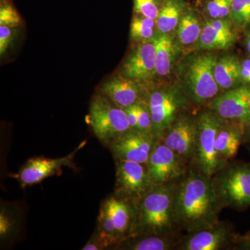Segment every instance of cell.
Instances as JSON below:
<instances>
[{
	"label": "cell",
	"instance_id": "6da1fadb",
	"mask_svg": "<svg viewBox=\"0 0 250 250\" xmlns=\"http://www.w3.org/2000/svg\"><path fill=\"white\" fill-rule=\"evenodd\" d=\"M174 205L179 230L187 233L218 223L223 210L217 200L211 178L190 167L176 182Z\"/></svg>",
	"mask_w": 250,
	"mask_h": 250
},
{
	"label": "cell",
	"instance_id": "7a4b0ae2",
	"mask_svg": "<svg viewBox=\"0 0 250 250\" xmlns=\"http://www.w3.org/2000/svg\"><path fill=\"white\" fill-rule=\"evenodd\" d=\"M175 183L154 186L136 203L137 218L133 236L182 233L174 212Z\"/></svg>",
	"mask_w": 250,
	"mask_h": 250
},
{
	"label": "cell",
	"instance_id": "3957f363",
	"mask_svg": "<svg viewBox=\"0 0 250 250\" xmlns=\"http://www.w3.org/2000/svg\"><path fill=\"white\" fill-rule=\"evenodd\" d=\"M221 208L243 210L250 207V167L231 163L224 166L211 177Z\"/></svg>",
	"mask_w": 250,
	"mask_h": 250
},
{
	"label": "cell",
	"instance_id": "277c9868",
	"mask_svg": "<svg viewBox=\"0 0 250 250\" xmlns=\"http://www.w3.org/2000/svg\"><path fill=\"white\" fill-rule=\"evenodd\" d=\"M88 120L97 139L108 147L122 135L131 130L124 108L117 106L103 93L93 97Z\"/></svg>",
	"mask_w": 250,
	"mask_h": 250
},
{
	"label": "cell",
	"instance_id": "5b68a950",
	"mask_svg": "<svg viewBox=\"0 0 250 250\" xmlns=\"http://www.w3.org/2000/svg\"><path fill=\"white\" fill-rule=\"evenodd\" d=\"M222 122L223 119L210 109L197 117L196 146L189 167L210 178L218 170L215 139Z\"/></svg>",
	"mask_w": 250,
	"mask_h": 250
},
{
	"label": "cell",
	"instance_id": "8992f818",
	"mask_svg": "<svg viewBox=\"0 0 250 250\" xmlns=\"http://www.w3.org/2000/svg\"><path fill=\"white\" fill-rule=\"evenodd\" d=\"M216 56L203 54L192 60L187 72V93L192 103L200 104L214 100L218 93L214 70Z\"/></svg>",
	"mask_w": 250,
	"mask_h": 250
},
{
	"label": "cell",
	"instance_id": "52a82bcc",
	"mask_svg": "<svg viewBox=\"0 0 250 250\" xmlns=\"http://www.w3.org/2000/svg\"><path fill=\"white\" fill-rule=\"evenodd\" d=\"M239 236L229 222L219 221L182 237L177 250H234Z\"/></svg>",
	"mask_w": 250,
	"mask_h": 250
},
{
	"label": "cell",
	"instance_id": "ba28073f",
	"mask_svg": "<svg viewBox=\"0 0 250 250\" xmlns=\"http://www.w3.org/2000/svg\"><path fill=\"white\" fill-rule=\"evenodd\" d=\"M115 161V195L137 203L154 187L148 175L147 165L121 159Z\"/></svg>",
	"mask_w": 250,
	"mask_h": 250
},
{
	"label": "cell",
	"instance_id": "9c48e42d",
	"mask_svg": "<svg viewBox=\"0 0 250 250\" xmlns=\"http://www.w3.org/2000/svg\"><path fill=\"white\" fill-rule=\"evenodd\" d=\"M147 168L153 185L157 186L177 182L187 172L189 166L158 140L149 155Z\"/></svg>",
	"mask_w": 250,
	"mask_h": 250
},
{
	"label": "cell",
	"instance_id": "30bf717a",
	"mask_svg": "<svg viewBox=\"0 0 250 250\" xmlns=\"http://www.w3.org/2000/svg\"><path fill=\"white\" fill-rule=\"evenodd\" d=\"M197 134V118L180 115L159 140L190 167L195 154Z\"/></svg>",
	"mask_w": 250,
	"mask_h": 250
},
{
	"label": "cell",
	"instance_id": "8fae6325",
	"mask_svg": "<svg viewBox=\"0 0 250 250\" xmlns=\"http://www.w3.org/2000/svg\"><path fill=\"white\" fill-rule=\"evenodd\" d=\"M146 103L152 116L153 135L156 139H161L166 129L180 116L179 110L185 103L177 94L164 90L152 92Z\"/></svg>",
	"mask_w": 250,
	"mask_h": 250
},
{
	"label": "cell",
	"instance_id": "7c38bea8",
	"mask_svg": "<svg viewBox=\"0 0 250 250\" xmlns=\"http://www.w3.org/2000/svg\"><path fill=\"white\" fill-rule=\"evenodd\" d=\"M208 107L221 119L246 124L250 120V85L229 90L216 97Z\"/></svg>",
	"mask_w": 250,
	"mask_h": 250
},
{
	"label": "cell",
	"instance_id": "4fadbf2b",
	"mask_svg": "<svg viewBox=\"0 0 250 250\" xmlns=\"http://www.w3.org/2000/svg\"><path fill=\"white\" fill-rule=\"evenodd\" d=\"M157 141L153 134L131 129L112 143L109 148L115 159L147 165Z\"/></svg>",
	"mask_w": 250,
	"mask_h": 250
},
{
	"label": "cell",
	"instance_id": "5bb4252c",
	"mask_svg": "<svg viewBox=\"0 0 250 250\" xmlns=\"http://www.w3.org/2000/svg\"><path fill=\"white\" fill-rule=\"evenodd\" d=\"M82 147L81 145L71 154L57 159L31 158L21 167L18 173L15 174L14 177L23 187L40 183L47 177L58 174L63 166H70L75 153Z\"/></svg>",
	"mask_w": 250,
	"mask_h": 250
},
{
	"label": "cell",
	"instance_id": "9a60e30c",
	"mask_svg": "<svg viewBox=\"0 0 250 250\" xmlns=\"http://www.w3.org/2000/svg\"><path fill=\"white\" fill-rule=\"evenodd\" d=\"M101 205L107 210L119 243L134 235L137 218L136 203L113 193Z\"/></svg>",
	"mask_w": 250,
	"mask_h": 250
},
{
	"label": "cell",
	"instance_id": "2e32d148",
	"mask_svg": "<svg viewBox=\"0 0 250 250\" xmlns=\"http://www.w3.org/2000/svg\"><path fill=\"white\" fill-rule=\"evenodd\" d=\"M244 124L223 120L215 139L218 170L235 157L244 136Z\"/></svg>",
	"mask_w": 250,
	"mask_h": 250
},
{
	"label": "cell",
	"instance_id": "e0dca14e",
	"mask_svg": "<svg viewBox=\"0 0 250 250\" xmlns=\"http://www.w3.org/2000/svg\"><path fill=\"white\" fill-rule=\"evenodd\" d=\"M155 74L156 49L153 42L140 45L130 54L123 65V75L134 81L148 80Z\"/></svg>",
	"mask_w": 250,
	"mask_h": 250
},
{
	"label": "cell",
	"instance_id": "ac0fdd59",
	"mask_svg": "<svg viewBox=\"0 0 250 250\" xmlns=\"http://www.w3.org/2000/svg\"><path fill=\"white\" fill-rule=\"evenodd\" d=\"M101 93L122 108L142 102L139 85L135 81L124 75L114 77L106 81L102 85Z\"/></svg>",
	"mask_w": 250,
	"mask_h": 250
},
{
	"label": "cell",
	"instance_id": "d6986e66",
	"mask_svg": "<svg viewBox=\"0 0 250 250\" xmlns=\"http://www.w3.org/2000/svg\"><path fill=\"white\" fill-rule=\"evenodd\" d=\"M183 236L182 233L168 235H136L121 241L113 250H177Z\"/></svg>",
	"mask_w": 250,
	"mask_h": 250
},
{
	"label": "cell",
	"instance_id": "ffe728a7",
	"mask_svg": "<svg viewBox=\"0 0 250 250\" xmlns=\"http://www.w3.org/2000/svg\"><path fill=\"white\" fill-rule=\"evenodd\" d=\"M235 34L228 21L220 18L207 23L202 29L198 47L201 49H228L233 45Z\"/></svg>",
	"mask_w": 250,
	"mask_h": 250
},
{
	"label": "cell",
	"instance_id": "44dd1931",
	"mask_svg": "<svg viewBox=\"0 0 250 250\" xmlns=\"http://www.w3.org/2000/svg\"><path fill=\"white\" fill-rule=\"evenodd\" d=\"M241 62L234 56H225L217 61L215 79L219 86L224 89L235 88L241 82Z\"/></svg>",
	"mask_w": 250,
	"mask_h": 250
},
{
	"label": "cell",
	"instance_id": "7402d4cb",
	"mask_svg": "<svg viewBox=\"0 0 250 250\" xmlns=\"http://www.w3.org/2000/svg\"><path fill=\"white\" fill-rule=\"evenodd\" d=\"M153 42L156 49V74L166 76L170 73L172 69L176 53L175 45L167 34L156 36Z\"/></svg>",
	"mask_w": 250,
	"mask_h": 250
},
{
	"label": "cell",
	"instance_id": "603a6c76",
	"mask_svg": "<svg viewBox=\"0 0 250 250\" xmlns=\"http://www.w3.org/2000/svg\"><path fill=\"white\" fill-rule=\"evenodd\" d=\"M182 5L179 0H165L156 20L161 34H167L178 25Z\"/></svg>",
	"mask_w": 250,
	"mask_h": 250
},
{
	"label": "cell",
	"instance_id": "cb8c5ba5",
	"mask_svg": "<svg viewBox=\"0 0 250 250\" xmlns=\"http://www.w3.org/2000/svg\"><path fill=\"white\" fill-rule=\"evenodd\" d=\"M202 29L196 17L192 14L183 16L178 24L179 40L184 45H190L200 39Z\"/></svg>",
	"mask_w": 250,
	"mask_h": 250
},
{
	"label": "cell",
	"instance_id": "d4e9b609",
	"mask_svg": "<svg viewBox=\"0 0 250 250\" xmlns=\"http://www.w3.org/2000/svg\"><path fill=\"white\" fill-rule=\"evenodd\" d=\"M155 20L145 16H136L132 20L130 27V36L134 40H148L154 36Z\"/></svg>",
	"mask_w": 250,
	"mask_h": 250
},
{
	"label": "cell",
	"instance_id": "484cf974",
	"mask_svg": "<svg viewBox=\"0 0 250 250\" xmlns=\"http://www.w3.org/2000/svg\"><path fill=\"white\" fill-rule=\"evenodd\" d=\"M230 15L237 27L250 25V0H233Z\"/></svg>",
	"mask_w": 250,
	"mask_h": 250
},
{
	"label": "cell",
	"instance_id": "4316f807",
	"mask_svg": "<svg viewBox=\"0 0 250 250\" xmlns=\"http://www.w3.org/2000/svg\"><path fill=\"white\" fill-rule=\"evenodd\" d=\"M21 24V16L16 8L11 3L1 0L0 6V26L15 28Z\"/></svg>",
	"mask_w": 250,
	"mask_h": 250
},
{
	"label": "cell",
	"instance_id": "83f0119b",
	"mask_svg": "<svg viewBox=\"0 0 250 250\" xmlns=\"http://www.w3.org/2000/svg\"><path fill=\"white\" fill-rule=\"evenodd\" d=\"M18 228L17 218L6 208H1L0 213V236L1 240L12 236Z\"/></svg>",
	"mask_w": 250,
	"mask_h": 250
},
{
	"label": "cell",
	"instance_id": "f1b7e54d",
	"mask_svg": "<svg viewBox=\"0 0 250 250\" xmlns=\"http://www.w3.org/2000/svg\"><path fill=\"white\" fill-rule=\"evenodd\" d=\"M138 111V131L153 134V123L151 112L146 101L136 104Z\"/></svg>",
	"mask_w": 250,
	"mask_h": 250
},
{
	"label": "cell",
	"instance_id": "f546056e",
	"mask_svg": "<svg viewBox=\"0 0 250 250\" xmlns=\"http://www.w3.org/2000/svg\"><path fill=\"white\" fill-rule=\"evenodd\" d=\"M134 11L141 16L157 19L161 8H159L157 0H134Z\"/></svg>",
	"mask_w": 250,
	"mask_h": 250
},
{
	"label": "cell",
	"instance_id": "4dcf8cb0",
	"mask_svg": "<svg viewBox=\"0 0 250 250\" xmlns=\"http://www.w3.org/2000/svg\"><path fill=\"white\" fill-rule=\"evenodd\" d=\"M233 0H210L207 5V9L210 17L218 19L230 14Z\"/></svg>",
	"mask_w": 250,
	"mask_h": 250
},
{
	"label": "cell",
	"instance_id": "1f68e13d",
	"mask_svg": "<svg viewBox=\"0 0 250 250\" xmlns=\"http://www.w3.org/2000/svg\"><path fill=\"white\" fill-rule=\"evenodd\" d=\"M14 37L12 28L0 26V54L2 56L11 45Z\"/></svg>",
	"mask_w": 250,
	"mask_h": 250
},
{
	"label": "cell",
	"instance_id": "d6a6232c",
	"mask_svg": "<svg viewBox=\"0 0 250 250\" xmlns=\"http://www.w3.org/2000/svg\"><path fill=\"white\" fill-rule=\"evenodd\" d=\"M129 121L130 128L132 130L138 131V111L136 104L131 105L124 108Z\"/></svg>",
	"mask_w": 250,
	"mask_h": 250
},
{
	"label": "cell",
	"instance_id": "836d02e7",
	"mask_svg": "<svg viewBox=\"0 0 250 250\" xmlns=\"http://www.w3.org/2000/svg\"><path fill=\"white\" fill-rule=\"evenodd\" d=\"M82 250H106L102 242L99 239L98 237L93 233V236L88 243L83 247Z\"/></svg>",
	"mask_w": 250,
	"mask_h": 250
},
{
	"label": "cell",
	"instance_id": "e575fe53",
	"mask_svg": "<svg viewBox=\"0 0 250 250\" xmlns=\"http://www.w3.org/2000/svg\"><path fill=\"white\" fill-rule=\"evenodd\" d=\"M241 82L250 85V59H248L241 62Z\"/></svg>",
	"mask_w": 250,
	"mask_h": 250
},
{
	"label": "cell",
	"instance_id": "d590c367",
	"mask_svg": "<svg viewBox=\"0 0 250 250\" xmlns=\"http://www.w3.org/2000/svg\"><path fill=\"white\" fill-rule=\"evenodd\" d=\"M234 250H250V233L243 236H239L238 243Z\"/></svg>",
	"mask_w": 250,
	"mask_h": 250
},
{
	"label": "cell",
	"instance_id": "8d00e7d4",
	"mask_svg": "<svg viewBox=\"0 0 250 250\" xmlns=\"http://www.w3.org/2000/svg\"><path fill=\"white\" fill-rule=\"evenodd\" d=\"M245 126V133L244 136H243V141L244 142H248L250 141V120L248 123H246L244 125Z\"/></svg>",
	"mask_w": 250,
	"mask_h": 250
},
{
	"label": "cell",
	"instance_id": "74e56055",
	"mask_svg": "<svg viewBox=\"0 0 250 250\" xmlns=\"http://www.w3.org/2000/svg\"><path fill=\"white\" fill-rule=\"evenodd\" d=\"M246 47L248 52L250 54V34H248L246 39Z\"/></svg>",
	"mask_w": 250,
	"mask_h": 250
}]
</instances>
